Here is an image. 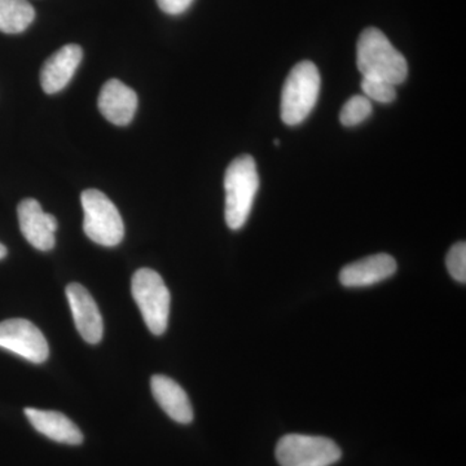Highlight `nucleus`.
Here are the masks:
<instances>
[{"label": "nucleus", "instance_id": "nucleus-3", "mask_svg": "<svg viewBox=\"0 0 466 466\" xmlns=\"http://www.w3.org/2000/svg\"><path fill=\"white\" fill-rule=\"evenodd\" d=\"M320 75L317 66L305 60L297 64L285 79L281 92V119L284 124H302L317 106Z\"/></svg>", "mask_w": 466, "mask_h": 466}, {"label": "nucleus", "instance_id": "nucleus-20", "mask_svg": "<svg viewBox=\"0 0 466 466\" xmlns=\"http://www.w3.org/2000/svg\"><path fill=\"white\" fill-rule=\"evenodd\" d=\"M5 256H7V248H5V245L0 244V259L5 258Z\"/></svg>", "mask_w": 466, "mask_h": 466}, {"label": "nucleus", "instance_id": "nucleus-13", "mask_svg": "<svg viewBox=\"0 0 466 466\" xmlns=\"http://www.w3.org/2000/svg\"><path fill=\"white\" fill-rule=\"evenodd\" d=\"M153 397L165 413L179 424H191L193 410L188 395L179 383L164 375H155L150 380Z\"/></svg>", "mask_w": 466, "mask_h": 466}, {"label": "nucleus", "instance_id": "nucleus-15", "mask_svg": "<svg viewBox=\"0 0 466 466\" xmlns=\"http://www.w3.org/2000/svg\"><path fill=\"white\" fill-rule=\"evenodd\" d=\"M35 18V9L27 0H0V32H25Z\"/></svg>", "mask_w": 466, "mask_h": 466}, {"label": "nucleus", "instance_id": "nucleus-12", "mask_svg": "<svg viewBox=\"0 0 466 466\" xmlns=\"http://www.w3.org/2000/svg\"><path fill=\"white\" fill-rule=\"evenodd\" d=\"M398 265L389 254H375L343 267L339 281L346 288L370 287L391 278Z\"/></svg>", "mask_w": 466, "mask_h": 466}, {"label": "nucleus", "instance_id": "nucleus-17", "mask_svg": "<svg viewBox=\"0 0 466 466\" xmlns=\"http://www.w3.org/2000/svg\"><path fill=\"white\" fill-rule=\"evenodd\" d=\"M361 90H363L367 99L379 101L382 104L391 103L397 97L395 86L382 81V79L363 78Z\"/></svg>", "mask_w": 466, "mask_h": 466}, {"label": "nucleus", "instance_id": "nucleus-19", "mask_svg": "<svg viewBox=\"0 0 466 466\" xmlns=\"http://www.w3.org/2000/svg\"><path fill=\"white\" fill-rule=\"evenodd\" d=\"M156 2L165 14L177 16V15H182L191 7L193 0H156Z\"/></svg>", "mask_w": 466, "mask_h": 466}, {"label": "nucleus", "instance_id": "nucleus-6", "mask_svg": "<svg viewBox=\"0 0 466 466\" xmlns=\"http://www.w3.org/2000/svg\"><path fill=\"white\" fill-rule=\"evenodd\" d=\"M280 466H332L342 458V451L329 438L288 434L276 446Z\"/></svg>", "mask_w": 466, "mask_h": 466}, {"label": "nucleus", "instance_id": "nucleus-14", "mask_svg": "<svg viewBox=\"0 0 466 466\" xmlns=\"http://www.w3.org/2000/svg\"><path fill=\"white\" fill-rule=\"evenodd\" d=\"M25 415L36 431L52 441L72 446H78L84 441V434L78 426L63 413L26 408Z\"/></svg>", "mask_w": 466, "mask_h": 466}, {"label": "nucleus", "instance_id": "nucleus-11", "mask_svg": "<svg viewBox=\"0 0 466 466\" xmlns=\"http://www.w3.org/2000/svg\"><path fill=\"white\" fill-rule=\"evenodd\" d=\"M97 106L110 124L127 126L137 109V95L118 79H109L101 88Z\"/></svg>", "mask_w": 466, "mask_h": 466}, {"label": "nucleus", "instance_id": "nucleus-9", "mask_svg": "<svg viewBox=\"0 0 466 466\" xmlns=\"http://www.w3.org/2000/svg\"><path fill=\"white\" fill-rule=\"evenodd\" d=\"M66 297L72 309L75 324L82 339L91 345H96L103 339V318L90 291L81 284L67 285Z\"/></svg>", "mask_w": 466, "mask_h": 466}, {"label": "nucleus", "instance_id": "nucleus-5", "mask_svg": "<svg viewBox=\"0 0 466 466\" xmlns=\"http://www.w3.org/2000/svg\"><path fill=\"white\" fill-rule=\"evenodd\" d=\"M84 208V231L101 247H116L125 236L121 214L108 196L99 189H86L81 196Z\"/></svg>", "mask_w": 466, "mask_h": 466}, {"label": "nucleus", "instance_id": "nucleus-2", "mask_svg": "<svg viewBox=\"0 0 466 466\" xmlns=\"http://www.w3.org/2000/svg\"><path fill=\"white\" fill-rule=\"evenodd\" d=\"M259 188V177L254 158L238 156L227 167L225 175L226 222L236 231L247 223Z\"/></svg>", "mask_w": 466, "mask_h": 466}, {"label": "nucleus", "instance_id": "nucleus-10", "mask_svg": "<svg viewBox=\"0 0 466 466\" xmlns=\"http://www.w3.org/2000/svg\"><path fill=\"white\" fill-rule=\"evenodd\" d=\"M84 57L81 46L66 45L46 60L41 70V85L46 94H57L69 85Z\"/></svg>", "mask_w": 466, "mask_h": 466}, {"label": "nucleus", "instance_id": "nucleus-7", "mask_svg": "<svg viewBox=\"0 0 466 466\" xmlns=\"http://www.w3.org/2000/svg\"><path fill=\"white\" fill-rule=\"evenodd\" d=\"M0 348L35 364L45 363L50 355L41 330L25 319H9L0 323Z\"/></svg>", "mask_w": 466, "mask_h": 466}, {"label": "nucleus", "instance_id": "nucleus-18", "mask_svg": "<svg viewBox=\"0 0 466 466\" xmlns=\"http://www.w3.org/2000/svg\"><path fill=\"white\" fill-rule=\"evenodd\" d=\"M446 266L449 274L459 283H466V244L458 242L449 250L446 257Z\"/></svg>", "mask_w": 466, "mask_h": 466}, {"label": "nucleus", "instance_id": "nucleus-4", "mask_svg": "<svg viewBox=\"0 0 466 466\" xmlns=\"http://www.w3.org/2000/svg\"><path fill=\"white\" fill-rule=\"evenodd\" d=\"M131 293L150 332H167L170 317V291L161 275L150 268H140L131 280Z\"/></svg>", "mask_w": 466, "mask_h": 466}, {"label": "nucleus", "instance_id": "nucleus-1", "mask_svg": "<svg viewBox=\"0 0 466 466\" xmlns=\"http://www.w3.org/2000/svg\"><path fill=\"white\" fill-rule=\"evenodd\" d=\"M357 66L363 78L382 79L394 86L403 84L408 76L406 58L376 27H367L359 36Z\"/></svg>", "mask_w": 466, "mask_h": 466}, {"label": "nucleus", "instance_id": "nucleus-16", "mask_svg": "<svg viewBox=\"0 0 466 466\" xmlns=\"http://www.w3.org/2000/svg\"><path fill=\"white\" fill-rule=\"evenodd\" d=\"M372 113V104L366 96L357 95L351 99L346 101L339 113V121L346 127H352L366 121L368 116Z\"/></svg>", "mask_w": 466, "mask_h": 466}, {"label": "nucleus", "instance_id": "nucleus-8", "mask_svg": "<svg viewBox=\"0 0 466 466\" xmlns=\"http://www.w3.org/2000/svg\"><path fill=\"white\" fill-rule=\"evenodd\" d=\"M17 216L21 232L32 247L42 251L51 250L55 247L56 218L45 213L38 201L34 198L21 201L17 208Z\"/></svg>", "mask_w": 466, "mask_h": 466}]
</instances>
